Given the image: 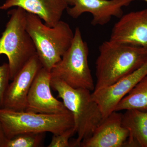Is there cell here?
Wrapping results in <instances>:
<instances>
[{
  "mask_svg": "<svg viewBox=\"0 0 147 147\" xmlns=\"http://www.w3.org/2000/svg\"><path fill=\"white\" fill-rule=\"evenodd\" d=\"M89 48L79 28L75 29L71 46L61 60L50 71L51 77L61 80L69 86L91 91L95 85L88 62Z\"/></svg>",
  "mask_w": 147,
  "mask_h": 147,
  "instance_id": "8992f818",
  "label": "cell"
},
{
  "mask_svg": "<svg viewBox=\"0 0 147 147\" xmlns=\"http://www.w3.org/2000/svg\"><path fill=\"white\" fill-rule=\"evenodd\" d=\"M109 40L147 50V9L123 14L113 26Z\"/></svg>",
  "mask_w": 147,
  "mask_h": 147,
  "instance_id": "8fae6325",
  "label": "cell"
},
{
  "mask_svg": "<svg viewBox=\"0 0 147 147\" xmlns=\"http://www.w3.org/2000/svg\"><path fill=\"white\" fill-rule=\"evenodd\" d=\"M95 63L96 82L94 90L113 85L147 60V49L110 40L102 42Z\"/></svg>",
  "mask_w": 147,
  "mask_h": 147,
  "instance_id": "6da1fadb",
  "label": "cell"
},
{
  "mask_svg": "<svg viewBox=\"0 0 147 147\" xmlns=\"http://www.w3.org/2000/svg\"><path fill=\"white\" fill-rule=\"evenodd\" d=\"M45 132L21 133L8 139L6 147H39L42 146Z\"/></svg>",
  "mask_w": 147,
  "mask_h": 147,
  "instance_id": "2e32d148",
  "label": "cell"
},
{
  "mask_svg": "<svg viewBox=\"0 0 147 147\" xmlns=\"http://www.w3.org/2000/svg\"><path fill=\"white\" fill-rule=\"evenodd\" d=\"M74 127L69 129L61 134H53L52 140L48 147H69L71 144L69 139L75 134Z\"/></svg>",
  "mask_w": 147,
  "mask_h": 147,
  "instance_id": "e0dca14e",
  "label": "cell"
},
{
  "mask_svg": "<svg viewBox=\"0 0 147 147\" xmlns=\"http://www.w3.org/2000/svg\"><path fill=\"white\" fill-rule=\"evenodd\" d=\"M147 75V60L139 68L118 82L93 91L92 96L99 106L103 119L115 111L117 105Z\"/></svg>",
  "mask_w": 147,
  "mask_h": 147,
  "instance_id": "30bf717a",
  "label": "cell"
},
{
  "mask_svg": "<svg viewBox=\"0 0 147 147\" xmlns=\"http://www.w3.org/2000/svg\"><path fill=\"white\" fill-rule=\"evenodd\" d=\"M50 85L73 116L77 138L72 147H81L82 142L92 135L104 119L99 106L89 90L72 88L61 80L52 77Z\"/></svg>",
  "mask_w": 147,
  "mask_h": 147,
  "instance_id": "7a4b0ae2",
  "label": "cell"
},
{
  "mask_svg": "<svg viewBox=\"0 0 147 147\" xmlns=\"http://www.w3.org/2000/svg\"><path fill=\"white\" fill-rule=\"evenodd\" d=\"M26 27L42 67L50 71L71 46L74 37L72 30L61 20L55 26H48L38 16L27 12Z\"/></svg>",
  "mask_w": 147,
  "mask_h": 147,
  "instance_id": "3957f363",
  "label": "cell"
},
{
  "mask_svg": "<svg viewBox=\"0 0 147 147\" xmlns=\"http://www.w3.org/2000/svg\"><path fill=\"white\" fill-rule=\"evenodd\" d=\"M42 67L36 54L9 84L4 98L3 108L16 111H26L29 91L37 74Z\"/></svg>",
  "mask_w": 147,
  "mask_h": 147,
  "instance_id": "9c48e42d",
  "label": "cell"
},
{
  "mask_svg": "<svg viewBox=\"0 0 147 147\" xmlns=\"http://www.w3.org/2000/svg\"><path fill=\"white\" fill-rule=\"evenodd\" d=\"M8 140L4 131L1 123L0 122V147H6Z\"/></svg>",
  "mask_w": 147,
  "mask_h": 147,
  "instance_id": "d6986e66",
  "label": "cell"
},
{
  "mask_svg": "<svg viewBox=\"0 0 147 147\" xmlns=\"http://www.w3.org/2000/svg\"><path fill=\"white\" fill-rule=\"evenodd\" d=\"M0 122L8 139L26 132L60 134L74 126L73 116L70 112L47 114L14 111L3 108H0Z\"/></svg>",
  "mask_w": 147,
  "mask_h": 147,
  "instance_id": "5b68a950",
  "label": "cell"
},
{
  "mask_svg": "<svg viewBox=\"0 0 147 147\" xmlns=\"http://www.w3.org/2000/svg\"><path fill=\"white\" fill-rule=\"evenodd\" d=\"M15 7L37 15L45 25L52 27L61 21L68 5L67 0H6L0 6V9L7 10Z\"/></svg>",
  "mask_w": 147,
  "mask_h": 147,
  "instance_id": "4fadbf2b",
  "label": "cell"
},
{
  "mask_svg": "<svg viewBox=\"0 0 147 147\" xmlns=\"http://www.w3.org/2000/svg\"><path fill=\"white\" fill-rule=\"evenodd\" d=\"M122 123L129 133L125 147H147V112L126 110Z\"/></svg>",
  "mask_w": 147,
  "mask_h": 147,
  "instance_id": "5bb4252c",
  "label": "cell"
},
{
  "mask_svg": "<svg viewBox=\"0 0 147 147\" xmlns=\"http://www.w3.org/2000/svg\"><path fill=\"white\" fill-rule=\"evenodd\" d=\"M50 71L42 67L37 74L27 98L26 112L60 114L70 112L63 102L57 100L51 91Z\"/></svg>",
  "mask_w": 147,
  "mask_h": 147,
  "instance_id": "52a82bcc",
  "label": "cell"
},
{
  "mask_svg": "<svg viewBox=\"0 0 147 147\" xmlns=\"http://www.w3.org/2000/svg\"><path fill=\"white\" fill-rule=\"evenodd\" d=\"M130 109L147 112V75L120 101L115 111Z\"/></svg>",
  "mask_w": 147,
  "mask_h": 147,
  "instance_id": "9a60e30c",
  "label": "cell"
},
{
  "mask_svg": "<svg viewBox=\"0 0 147 147\" xmlns=\"http://www.w3.org/2000/svg\"><path fill=\"white\" fill-rule=\"evenodd\" d=\"M26 12L19 7L9 11V20L0 38V55H5L8 58L10 81L37 54L26 29Z\"/></svg>",
  "mask_w": 147,
  "mask_h": 147,
  "instance_id": "277c9868",
  "label": "cell"
},
{
  "mask_svg": "<svg viewBox=\"0 0 147 147\" xmlns=\"http://www.w3.org/2000/svg\"><path fill=\"white\" fill-rule=\"evenodd\" d=\"M123 115L114 111L102 121L92 135L82 142V147H125L129 131L122 123Z\"/></svg>",
  "mask_w": 147,
  "mask_h": 147,
  "instance_id": "7c38bea8",
  "label": "cell"
},
{
  "mask_svg": "<svg viewBox=\"0 0 147 147\" xmlns=\"http://www.w3.org/2000/svg\"><path fill=\"white\" fill-rule=\"evenodd\" d=\"M10 80L9 67L8 63L0 65V108H3L5 92Z\"/></svg>",
  "mask_w": 147,
  "mask_h": 147,
  "instance_id": "ac0fdd59",
  "label": "cell"
},
{
  "mask_svg": "<svg viewBox=\"0 0 147 147\" xmlns=\"http://www.w3.org/2000/svg\"><path fill=\"white\" fill-rule=\"evenodd\" d=\"M135 0H67L68 5L66 10L69 16L77 18L84 13L92 15L91 24L104 26L113 17L120 18L123 15V7L127 6Z\"/></svg>",
  "mask_w": 147,
  "mask_h": 147,
  "instance_id": "ba28073f",
  "label": "cell"
}]
</instances>
